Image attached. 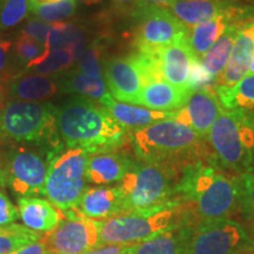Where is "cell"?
I'll list each match as a JSON object with an SVG mask.
<instances>
[{"label": "cell", "mask_w": 254, "mask_h": 254, "mask_svg": "<svg viewBox=\"0 0 254 254\" xmlns=\"http://www.w3.org/2000/svg\"><path fill=\"white\" fill-rule=\"evenodd\" d=\"M56 120L64 145L81 148L90 154L118 150L127 138V129L103 105L81 95L57 107Z\"/></svg>", "instance_id": "cell-1"}, {"label": "cell", "mask_w": 254, "mask_h": 254, "mask_svg": "<svg viewBox=\"0 0 254 254\" xmlns=\"http://www.w3.org/2000/svg\"><path fill=\"white\" fill-rule=\"evenodd\" d=\"M176 194L194 205L204 220L227 218L238 207L237 178L220 172L213 164L196 160L184 167Z\"/></svg>", "instance_id": "cell-2"}, {"label": "cell", "mask_w": 254, "mask_h": 254, "mask_svg": "<svg viewBox=\"0 0 254 254\" xmlns=\"http://www.w3.org/2000/svg\"><path fill=\"white\" fill-rule=\"evenodd\" d=\"M211 163L243 174L254 168V112L224 111L208 132ZM218 167V166H217Z\"/></svg>", "instance_id": "cell-3"}, {"label": "cell", "mask_w": 254, "mask_h": 254, "mask_svg": "<svg viewBox=\"0 0 254 254\" xmlns=\"http://www.w3.org/2000/svg\"><path fill=\"white\" fill-rule=\"evenodd\" d=\"M131 141L142 163L172 167L200 150V136L192 127L177 119H165L133 131Z\"/></svg>", "instance_id": "cell-4"}, {"label": "cell", "mask_w": 254, "mask_h": 254, "mask_svg": "<svg viewBox=\"0 0 254 254\" xmlns=\"http://www.w3.org/2000/svg\"><path fill=\"white\" fill-rule=\"evenodd\" d=\"M57 107L50 103L12 99L0 107V140L13 144L59 146Z\"/></svg>", "instance_id": "cell-5"}, {"label": "cell", "mask_w": 254, "mask_h": 254, "mask_svg": "<svg viewBox=\"0 0 254 254\" xmlns=\"http://www.w3.org/2000/svg\"><path fill=\"white\" fill-rule=\"evenodd\" d=\"M174 168L161 164L135 163L120 180L124 212L148 211L174 201Z\"/></svg>", "instance_id": "cell-6"}, {"label": "cell", "mask_w": 254, "mask_h": 254, "mask_svg": "<svg viewBox=\"0 0 254 254\" xmlns=\"http://www.w3.org/2000/svg\"><path fill=\"white\" fill-rule=\"evenodd\" d=\"M90 153L64 144L50 152L45 195L60 211L77 207L87 189L86 167Z\"/></svg>", "instance_id": "cell-7"}, {"label": "cell", "mask_w": 254, "mask_h": 254, "mask_svg": "<svg viewBox=\"0 0 254 254\" xmlns=\"http://www.w3.org/2000/svg\"><path fill=\"white\" fill-rule=\"evenodd\" d=\"M179 201L174 200L161 207L148 211L125 212L101 220L98 246H129L144 241L154 234L176 226L173 224Z\"/></svg>", "instance_id": "cell-8"}, {"label": "cell", "mask_w": 254, "mask_h": 254, "mask_svg": "<svg viewBox=\"0 0 254 254\" xmlns=\"http://www.w3.org/2000/svg\"><path fill=\"white\" fill-rule=\"evenodd\" d=\"M51 151L13 148L2 160L5 187H9L20 198L45 195V180L49 172Z\"/></svg>", "instance_id": "cell-9"}, {"label": "cell", "mask_w": 254, "mask_h": 254, "mask_svg": "<svg viewBox=\"0 0 254 254\" xmlns=\"http://www.w3.org/2000/svg\"><path fill=\"white\" fill-rule=\"evenodd\" d=\"M64 218L55 230L41 238L49 252L82 254L98 247L101 220L85 217L77 207L63 211Z\"/></svg>", "instance_id": "cell-10"}, {"label": "cell", "mask_w": 254, "mask_h": 254, "mask_svg": "<svg viewBox=\"0 0 254 254\" xmlns=\"http://www.w3.org/2000/svg\"><path fill=\"white\" fill-rule=\"evenodd\" d=\"M251 244L239 222L228 218L202 220L193 228L186 254H238Z\"/></svg>", "instance_id": "cell-11"}, {"label": "cell", "mask_w": 254, "mask_h": 254, "mask_svg": "<svg viewBox=\"0 0 254 254\" xmlns=\"http://www.w3.org/2000/svg\"><path fill=\"white\" fill-rule=\"evenodd\" d=\"M139 19L135 45L139 53L157 56L167 47L189 36L190 28L167 8H151L136 14Z\"/></svg>", "instance_id": "cell-12"}, {"label": "cell", "mask_w": 254, "mask_h": 254, "mask_svg": "<svg viewBox=\"0 0 254 254\" xmlns=\"http://www.w3.org/2000/svg\"><path fill=\"white\" fill-rule=\"evenodd\" d=\"M104 74L107 90L114 99L138 105L145 79L135 56L110 60Z\"/></svg>", "instance_id": "cell-13"}, {"label": "cell", "mask_w": 254, "mask_h": 254, "mask_svg": "<svg viewBox=\"0 0 254 254\" xmlns=\"http://www.w3.org/2000/svg\"><path fill=\"white\" fill-rule=\"evenodd\" d=\"M224 112L215 88L202 87L193 91L185 107L178 111L177 120L190 126L200 138H205L219 116Z\"/></svg>", "instance_id": "cell-14"}, {"label": "cell", "mask_w": 254, "mask_h": 254, "mask_svg": "<svg viewBox=\"0 0 254 254\" xmlns=\"http://www.w3.org/2000/svg\"><path fill=\"white\" fill-rule=\"evenodd\" d=\"M253 17V7H236L190 28L187 43L193 56L200 60L231 25L244 24Z\"/></svg>", "instance_id": "cell-15"}, {"label": "cell", "mask_w": 254, "mask_h": 254, "mask_svg": "<svg viewBox=\"0 0 254 254\" xmlns=\"http://www.w3.org/2000/svg\"><path fill=\"white\" fill-rule=\"evenodd\" d=\"M254 56V19L246 21L238 32L230 59L218 75L215 86L230 87L249 74L250 64Z\"/></svg>", "instance_id": "cell-16"}, {"label": "cell", "mask_w": 254, "mask_h": 254, "mask_svg": "<svg viewBox=\"0 0 254 254\" xmlns=\"http://www.w3.org/2000/svg\"><path fill=\"white\" fill-rule=\"evenodd\" d=\"M98 103L103 105L117 123L126 129H133V131L144 128L146 126L165 119H176L178 116V111L166 112V111L148 110L142 106L122 103L114 99L111 94H107Z\"/></svg>", "instance_id": "cell-17"}, {"label": "cell", "mask_w": 254, "mask_h": 254, "mask_svg": "<svg viewBox=\"0 0 254 254\" xmlns=\"http://www.w3.org/2000/svg\"><path fill=\"white\" fill-rule=\"evenodd\" d=\"M135 163L118 150L90 154L86 167L87 183L107 185L119 183Z\"/></svg>", "instance_id": "cell-18"}, {"label": "cell", "mask_w": 254, "mask_h": 254, "mask_svg": "<svg viewBox=\"0 0 254 254\" xmlns=\"http://www.w3.org/2000/svg\"><path fill=\"white\" fill-rule=\"evenodd\" d=\"M157 57L160 64L161 75L165 80L180 90L190 92L187 86V77L190 60L195 57L190 49L187 37L164 47L157 53Z\"/></svg>", "instance_id": "cell-19"}, {"label": "cell", "mask_w": 254, "mask_h": 254, "mask_svg": "<svg viewBox=\"0 0 254 254\" xmlns=\"http://www.w3.org/2000/svg\"><path fill=\"white\" fill-rule=\"evenodd\" d=\"M192 230V227L176 225L144 241L126 246L124 254H186Z\"/></svg>", "instance_id": "cell-20"}, {"label": "cell", "mask_w": 254, "mask_h": 254, "mask_svg": "<svg viewBox=\"0 0 254 254\" xmlns=\"http://www.w3.org/2000/svg\"><path fill=\"white\" fill-rule=\"evenodd\" d=\"M85 217L99 220L109 219L124 212L122 193L118 186H100L86 189L77 206Z\"/></svg>", "instance_id": "cell-21"}, {"label": "cell", "mask_w": 254, "mask_h": 254, "mask_svg": "<svg viewBox=\"0 0 254 254\" xmlns=\"http://www.w3.org/2000/svg\"><path fill=\"white\" fill-rule=\"evenodd\" d=\"M236 7L241 6L232 4L228 0H173L167 9L186 27L192 28Z\"/></svg>", "instance_id": "cell-22"}, {"label": "cell", "mask_w": 254, "mask_h": 254, "mask_svg": "<svg viewBox=\"0 0 254 254\" xmlns=\"http://www.w3.org/2000/svg\"><path fill=\"white\" fill-rule=\"evenodd\" d=\"M190 93L192 92L180 90L164 79H157L144 85L138 105L153 111L173 112L185 106Z\"/></svg>", "instance_id": "cell-23"}, {"label": "cell", "mask_w": 254, "mask_h": 254, "mask_svg": "<svg viewBox=\"0 0 254 254\" xmlns=\"http://www.w3.org/2000/svg\"><path fill=\"white\" fill-rule=\"evenodd\" d=\"M19 217L31 230L51 232L63 220L64 213L50 201L39 198H19Z\"/></svg>", "instance_id": "cell-24"}, {"label": "cell", "mask_w": 254, "mask_h": 254, "mask_svg": "<svg viewBox=\"0 0 254 254\" xmlns=\"http://www.w3.org/2000/svg\"><path fill=\"white\" fill-rule=\"evenodd\" d=\"M59 84L55 78L40 74H21L11 81L8 93L13 99L43 101L58 93Z\"/></svg>", "instance_id": "cell-25"}, {"label": "cell", "mask_w": 254, "mask_h": 254, "mask_svg": "<svg viewBox=\"0 0 254 254\" xmlns=\"http://www.w3.org/2000/svg\"><path fill=\"white\" fill-rule=\"evenodd\" d=\"M85 45H86V38L84 31L77 25L62 21V23L52 24L44 49L45 51L69 50L79 59L85 51Z\"/></svg>", "instance_id": "cell-26"}, {"label": "cell", "mask_w": 254, "mask_h": 254, "mask_svg": "<svg viewBox=\"0 0 254 254\" xmlns=\"http://www.w3.org/2000/svg\"><path fill=\"white\" fill-rule=\"evenodd\" d=\"M241 26H243V24L231 25L222 33V36L211 46V49L205 53V56L200 59L202 66L207 69V72L213 78H217L226 66L232 49L234 46V41L237 39L238 32H239Z\"/></svg>", "instance_id": "cell-27"}, {"label": "cell", "mask_w": 254, "mask_h": 254, "mask_svg": "<svg viewBox=\"0 0 254 254\" xmlns=\"http://www.w3.org/2000/svg\"><path fill=\"white\" fill-rule=\"evenodd\" d=\"M214 88L225 110L254 112V74H247L233 86H215Z\"/></svg>", "instance_id": "cell-28"}, {"label": "cell", "mask_w": 254, "mask_h": 254, "mask_svg": "<svg viewBox=\"0 0 254 254\" xmlns=\"http://www.w3.org/2000/svg\"><path fill=\"white\" fill-rule=\"evenodd\" d=\"M59 88L67 93H77L88 99H97L98 101L110 94L106 84L103 79H94L84 74L78 68L66 72L60 79Z\"/></svg>", "instance_id": "cell-29"}, {"label": "cell", "mask_w": 254, "mask_h": 254, "mask_svg": "<svg viewBox=\"0 0 254 254\" xmlns=\"http://www.w3.org/2000/svg\"><path fill=\"white\" fill-rule=\"evenodd\" d=\"M77 57L69 50L45 51L39 58L28 63L26 68L34 74L50 75L65 72L77 62Z\"/></svg>", "instance_id": "cell-30"}, {"label": "cell", "mask_w": 254, "mask_h": 254, "mask_svg": "<svg viewBox=\"0 0 254 254\" xmlns=\"http://www.w3.org/2000/svg\"><path fill=\"white\" fill-rule=\"evenodd\" d=\"M44 237L40 232L33 231L23 225L9 224L0 226V254H11Z\"/></svg>", "instance_id": "cell-31"}, {"label": "cell", "mask_w": 254, "mask_h": 254, "mask_svg": "<svg viewBox=\"0 0 254 254\" xmlns=\"http://www.w3.org/2000/svg\"><path fill=\"white\" fill-rule=\"evenodd\" d=\"M30 11L36 18L46 23H62L75 13L77 2L74 0H59L52 4L30 5Z\"/></svg>", "instance_id": "cell-32"}, {"label": "cell", "mask_w": 254, "mask_h": 254, "mask_svg": "<svg viewBox=\"0 0 254 254\" xmlns=\"http://www.w3.org/2000/svg\"><path fill=\"white\" fill-rule=\"evenodd\" d=\"M30 11L28 0H0V31L17 26Z\"/></svg>", "instance_id": "cell-33"}, {"label": "cell", "mask_w": 254, "mask_h": 254, "mask_svg": "<svg viewBox=\"0 0 254 254\" xmlns=\"http://www.w3.org/2000/svg\"><path fill=\"white\" fill-rule=\"evenodd\" d=\"M238 205L244 214L254 221V168L237 178Z\"/></svg>", "instance_id": "cell-34"}, {"label": "cell", "mask_w": 254, "mask_h": 254, "mask_svg": "<svg viewBox=\"0 0 254 254\" xmlns=\"http://www.w3.org/2000/svg\"><path fill=\"white\" fill-rule=\"evenodd\" d=\"M101 50L99 44L93 43L85 49L78 59V69L84 74L94 79H103V69L100 65Z\"/></svg>", "instance_id": "cell-35"}, {"label": "cell", "mask_w": 254, "mask_h": 254, "mask_svg": "<svg viewBox=\"0 0 254 254\" xmlns=\"http://www.w3.org/2000/svg\"><path fill=\"white\" fill-rule=\"evenodd\" d=\"M44 52H45L44 46L26 34H20L15 41V55L20 62L26 63V65L34 59L39 58Z\"/></svg>", "instance_id": "cell-36"}, {"label": "cell", "mask_w": 254, "mask_h": 254, "mask_svg": "<svg viewBox=\"0 0 254 254\" xmlns=\"http://www.w3.org/2000/svg\"><path fill=\"white\" fill-rule=\"evenodd\" d=\"M215 78L212 77L207 72L201 62L199 59L193 58L190 63L189 67V77H187V86L190 92L199 90V88L206 87L212 81H214Z\"/></svg>", "instance_id": "cell-37"}, {"label": "cell", "mask_w": 254, "mask_h": 254, "mask_svg": "<svg viewBox=\"0 0 254 254\" xmlns=\"http://www.w3.org/2000/svg\"><path fill=\"white\" fill-rule=\"evenodd\" d=\"M51 27H52V24L46 23V21L40 20L38 18H31L24 25L23 34L32 37L44 46L47 40V37H49Z\"/></svg>", "instance_id": "cell-38"}, {"label": "cell", "mask_w": 254, "mask_h": 254, "mask_svg": "<svg viewBox=\"0 0 254 254\" xmlns=\"http://www.w3.org/2000/svg\"><path fill=\"white\" fill-rule=\"evenodd\" d=\"M19 218V209L12 204L2 190H0V226L13 224Z\"/></svg>", "instance_id": "cell-39"}, {"label": "cell", "mask_w": 254, "mask_h": 254, "mask_svg": "<svg viewBox=\"0 0 254 254\" xmlns=\"http://www.w3.org/2000/svg\"><path fill=\"white\" fill-rule=\"evenodd\" d=\"M173 0H135V11L133 17L151 8H168Z\"/></svg>", "instance_id": "cell-40"}, {"label": "cell", "mask_w": 254, "mask_h": 254, "mask_svg": "<svg viewBox=\"0 0 254 254\" xmlns=\"http://www.w3.org/2000/svg\"><path fill=\"white\" fill-rule=\"evenodd\" d=\"M47 252H49V251H47L45 244L41 240H39L23 247V249L15 251V252L11 254H47Z\"/></svg>", "instance_id": "cell-41"}, {"label": "cell", "mask_w": 254, "mask_h": 254, "mask_svg": "<svg viewBox=\"0 0 254 254\" xmlns=\"http://www.w3.org/2000/svg\"><path fill=\"white\" fill-rule=\"evenodd\" d=\"M125 247L126 246L123 245H104L95 247V249L82 254H124Z\"/></svg>", "instance_id": "cell-42"}, {"label": "cell", "mask_w": 254, "mask_h": 254, "mask_svg": "<svg viewBox=\"0 0 254 254\" xmlns=\"http://www.w3.org/2000/svg\"><path fill=\"white\" fill-rule=\"evenodd\" d=\"M11 47V41L0 39V73H2V71L6 68V66H7Z\"/></svg>", "instance_id": "cell-43"}, {"label": "cell", "mask_w": 254, "mask_h": 254, "mask_svg": "<svg viewBox=\"0 0 254 254\" xmlns=\"http://www.w3.org/2000/svg\"><path fill=\"white\" fill-rule=\"evenodd\" d=\"M114 7L122 13H129L133 15L135 11V0H112Z\"/></svg>", "instance_id": "cell-44"}, {"label": "cell", "mask_w": 254, "mask_h": 254, "mask_svg": "<svg viewBox=\"0 0 254 254\" xmlns=\"http://www.w3.org/2000/svg\"><path fill=\"white\" fill-rule=\"evenodd\" d=\"M232 4L241 6V7H253L254 8V0H228Z\"/></svg>", "instance_id": "cell-45"}, {"label": "cell", "mask_w": 254, "mask_h": 254, "mask_svg": "<svg viewBox=\"0 0 254 254\" xmlns=\"http://www.w3.org/2000/svg\"><path fill=\"white\" fill-rule=\"evenodd\" d=\"M59 1V0H28L30 5H45V4H52V2Z\"/></svg>", "instance_id": "cell-46"}, {"label": "cell", "mask_w": 254, "mask_h": 254, "mask_svg": "<svg viewBox=\"0 0 254 254\" xmlns=\"http://www.w3.org/2000/svg\"><path fill=\"white\" fill-rule=\"evenodd\" d=\"M0 187H5V171L2 160H0Z\"/></svg>", "instance_id": "cell-47"}, {"label": "cell", "mask_w": 254, "mask_h": 254, "mask_svg": "<svg viewBox=\"0 0 254 254\" xmlns=\"http://www.w3.org/2000/svg\"><path fill=\"white\" fill-rule=\"evenodd\" d=\"M75 2H80V4H85V5H94L98 4L100 0H74Z\"/></svg>", "instance_id": "cell-48"}, {"label": "cell", "mask_w": 254, "mask_h": 254, "mask_svg": "<svg viewBox=\"0 0 254 254\" xmlns=\"http://www.w3.org/2000/svg\"><path fill=\"white\" fill-rule=\"evenodd\" d=\"M249 73H250V74H254V56H253V58H252V62H251V64H250Z\"/></svg>", "instance_id": "cell-49"}, {"label": "cell", "mask_w": 254, "mask_h": 254, "mask_svg": "<svg viewBox=\"0 0 254 254\" xmlns=\"http://www.w3.org/2000/svg\"><path fill=\"white\" fill-rule=\"evenodd\" d=\"M47 254H58V253H53V252H47Z\"/></svg>", "instance_id": "cell-50"}]
</instances>
